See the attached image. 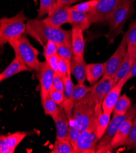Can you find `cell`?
Here are the masks:
<instances>
[{
    "instance_id": "obj_1",
    "label": "cell",
    "mask_w": 136,
    "mask_h": 153,
    "mask_svg": "<svg viewBox=\"0 0 136 153\" xmlns=\"http://www.w3.org/2000/svg\"><path fill=\"white\" fill-rule=\"evenodd\" d=\"M26 34L35 39L42 47L51 41L57 45L71 44V30L54 27L45 24L42 20L29 19L26 20Z\"/></svg>"
},
{
    "instance_id": "obj_2",
    "label": "cell",
    "mask_w": 136,
    "mask_h": 153,
    "mask_svg": "<svg viewBox=\"0 0 136 153\" xmlns=\"http://www.w3.org/2000/svg\"><path fill=\"white\" fill-rule=\"evenodd\" d=\"M26 17L22 10L12 17H3L0 20V45L2 48L9 41L16 39L26 32Z\"/></svg>"
},
{
    "instance_id": "obj_3",
    "label": "cell",
    "mask_w": 136,
    "mask_h": 153,
    "mask_svg": "<svg viewBox=\"0 0 136 153\" xmlns=\"http://www.w3.org/2000/svg\"><path fill=\"white\" fill-rule=\"evenodd\" d=\"M8 43L13 50L16 57L32 70L39 71L41 64L38 58L39 51L31 45L25 35L11 40Z\"/></svg>"
},
{
    "instance_id": "obj_4",
    "label": "cell",
    "mask_w": 136,
    "mask_h": 153,
    "mask_svg": "<svg viewBox=\"0 0 136 153\" xmlns=\"http://www.w3.org/2000/svg\"><path fill=\"white\" fill-rule=\"evenodd\" d=\"M136 0H128L120 6L112 14L108 21L109 31L106 35L109 44L123 33V27L127 20L135 12L134 4Z\"/></svg>"
},
{
    "instance_id": "obj_5",
    "label": "cell",
    "mask_w": 136,
    "mask_h": 153,
    "mask_svg": "<svg viewBox=\"0 0 136 153\" xmlns=\"http://www.w3.org/2000/svg\"><path fill=\"white\" fill-rule=\"evenodd\" d=\"M95 109V105L90 102L86 95L82 101L74 105L70 124H72L81 132L87 129L94 121Z\"/></svg>"
},
{
    "instance_id": "obj_6",
    "label": "cell",
    "mask_w": 136,
    "mask_h": 153,
    "mask_svg": "<svg viewBox=\"0 0 136 153\" xmlns=\"http://www.w3.org/2000/svg\"><path fill=\"white\" fill-rule=\"evenodd\" d=\"M135 116L136 104L132 106L125 115H113L105 134L98 142L96 152H112L111 143L118 129L124 121L127 119H134Z\"/></svg>"
},
{
    "instance_id": "obj_7",
    "label": "cell",
    "mask_w": 136,
    "mask_h": 153,
    "mask_svg": "<svg viewBox=\"0 0 136 153\" xmlns=\"http://www.w3.org/2000/svg\"><path fill=\"white\" fill-rule=\"evenodd\" d=\"M128 0H99L96 7L88 13L92 24L109 21L114 12Z\"/></svg>"
},
{
    "instance_id": "obj_8",
    "label": "cell",
    "mask_w": 136,
    "mask_h": 153,
    "mask_svg": "<svg viewBox=\"0 0 136 153\" xmlns=\"http://www.w3.org/2000/svg\"><path fill=\"white\" fill-rule=\"evenodd\" d=\"M115 84L114 78L103 76L97 83L91 85V90L87 97L94 105L102 104L105 98Z\"/></svg>"
},
{
    "instance_id": "obj_9",
    "label": "cell",
    "mask_w": 136,
    "mask_h": 153,
    "mask_svg": "<svg viewBox=\"0 0 136 153\" xmlns=\"http://www.w3.org/2000/svg\"><path fill=\"white\" fill-rule=\"evenodd\" d=\"M128 53V47L124 36L122 37L117 48L111 57L103 63L104 67V76L114 78L115 75L122 64Z\"/></svg>"
},
{
    "instance_id": "obj_10",
    "label": "cell",
    "mask_w": 136,
    "mask_h": 153,
    "mask_svg": "<svg viewBox=\"0 0 136 153\" xmlns=\"http://www.w3.org/2000/svg\"><path fill=\"white\" fill-rule=\"evenodd\" d=\"M98 141L94 121L91 126L81 132L77 142L76 153L96 152Z\"/></svg>"
},
{
    "instance_id": "obj_11",
    "label": "cell",
    "mask_w": 136,
    "mask_h": 153,
    "mask_svg": "<svg viewBox=\"0 0 136 153\" xmlns=\"http://www.w3.org/2000/svg\"><path fill=\"white\" fill-rule=\"evenodd\" d=\"M70 5H56L42 21L47 25L54 27H61V26L68 23Z\"/></svg>"
},
{
    "instance_id": "obj_12",
    "label": "cell",
    "mask_w": 136,
    "mask_h": 153,
    "mask_svg": "<svg viewBox=\"0 0 136 153\" xmlns=\"http://www.w3.org/2000/svg\"><path fill=\"white\" fill-rule=\"evenodd\" d=\"M39 73L41 100L48 95L49 91L53 85L54 71L50 67L46 60L41 62Z\"/></svg>"
},
{
    "instance_id": "obj_13",
    "label": "cell",
    "mask_w": 136,
    "mask_h": 153,
    "mask_svg": "<svg viewBox=\"0 0 136 153\" xmlns=\"http://www.w3.org/2000/svg\"><path fill=\"white\" fill-rule=\"evenodd\" d=\"M52 118L56 128V140L67 139L69 130L70 121L62 104L59 105L57 113Z\"/></svg>"
},
{
    "instance_id": "obj_14",
    "label": "cell",
    "mask_w": 136,
    "mask_h": 153,
    "mask_svg": "<svg viewBox=\"0 0 136 153\" xmlns=\"http://www.w3.org/2000/svg\"><path fill=\"white\" fill-rule=\"evenodd\" d=\"M128 81V80L126 78L120 81L109 91V93L105 98L101 105L103 111L104 113H112L114 105L120 96L123 87Z\"/></svg>"
},
{
    "instance_id": "obj_15",
    "label": "cell",
    "mask_w": 136,
    "mask_h": 153,
    "mask_svg": "<svg viewBox=\"0 0 136 153\" xmlns=\"http://www.w3.org/2000/svg\"><path fill=\"white\" fill-rule=\"evenodd\" d=\"M102 104H97L95 109V127L99 140L106 132L111 121V114L104 113L102 109Z\"/></svg>"
},
{
    "instance_id": "obj_16",
    "label": "cell",
    "mask_w": 136,
    "mask_h": 153,
    "mask_svg": "<svg viewBox=\"0 0 136 153\" xmlns=\"http://www.w3.org/2000/svg\"><path fill=\"white\" fill-rule=\"evenodd\" d=\"M133 119H127L124 121L118 129L111 141V146L112 149L125 146L132 126Z\"/></svg>"
},
{
    "instance_id": "obj_17",
    "label": "cell",
    "mask_w": 136,
    "mask_h": 153,
    "mask_svg": "<svg viewBox=\"0 0 136 153\" xmlns=\"http://www.w3.org/2000/svg\"><path fill=\"white\" fill-rule=\"evenodd\" d=\"M84 39L83 31L77 26H72L71 29V46L73 56L80 59H84Z\"/></svg>"
},
{
    "instance_id": "obj_18",
    "label": "cell",
    "mask_w": 136,
    "mask_h": 153,
    "mask_svg": "<svg viewBox=\"0 0 136 153\" xmlns=\"http://www.w3.org/2000/svg\"><path fill=\"white\" fill-rule=\"evenodd\" d=\"M29 68L20 59L15 56L10 64L0 74V81L3 82L12 76L24 71H31Z\"/></svg>"
},
{
    "instance_id": "obj_19",
    "label": "cell",
    "mask_w": 136,
    "mask_h": 153,
    "mask_svg": "<svg viewBox=\"0 0 136 153\" xmlns=\"http://www.w3.org/2000/svg\"><path fill=\"white\" fill-rule=\"evenodd\" d=\"M68 23L71 26L80 27L82 31L88 29L92 25L88 13L75 10L72 7L69 10Z\"/></svg>"
},
{
    "instance_id": "obj_20",
    "label": "cell",
    "mask_w": 136,
    "mask_h": 153,
    "mask_svg": "<svg viewBox=\"0 0 136 153\" xmlns=\"http://www.w3.org/2000/svg\"><path fill=\"white\" fill-rule=\"evenodd\" d=\"M86 66L84 59L73 56L70 63L71 74L77 79L78 83H84L86 80Z\"/></svg>"
},
{
    "instance_id": "obj_21",
    "label": "cell",
    "mask_w": 136,
    "mask_h": 153,
    "mask_svg": "<svg viewBox=\"0 0 136 153\" xmlns=\"http://www.w3.org/2000/svg\"><path fill=\"white\" fill-rule=\"evenodd\" d=\"M104 74L103 63L88 64L86 66V79L88 83L93 85L97 83Z\"/></svg>"
},
{
    "instance_id": "obj_22",
    "label": "cell",
    "mask_w": 136,
    "mask_h": 153,
    "mask_svg": "<svg viewBox=\"0 0 136 153\" xmlns=\"http://www.w3.org/2000/svg\"><path fill=\"white\" fill-rule=\"evenodd\" d=\"M128 47V53L132 59H136V21H132L127 31L124 34Z\"/></svg>"
},
{
    "instance_id": "obj_23",
    "label": "cell",
    "mask_w": 136,
    "mask_h": 153,
    "mask_svg": "<svg viewBox=\"0 0 136 153\" xmlns=\"http://www.w3.org/2000/svg\"><path fill=\"white\" fill-rule=\"evenodd\" d=\"M136 59L131 58L127 53L124 60L118 69L114 77V81L117 84L120 81L126 78L129 74Z\"/></svg>"
},
{
    "instance_id": "obj_24",
    "label": "cell",
    "mask_w": 136,
    "mask_h": 153,
    "mask_svg": "<svg viewBox=\"0 0 136 153\" xmlns=\"http://www.w3.org/2000/svg\"><path fill=\"white\" fill-rule=\"evenodd\" d=\"M131 107L132 101L130 98L126 94L120 95L114 105L112 111L113 115H125L128 112Z\"/></svg>"
},
{
    "instance_id": "obj_25",
    "label": "cell",
    "mask_w": 136,
    "mask_h": 153,
    "mask_svg": "<svg viewBox=\"0 0 136 153\" xmlns=\"http://www.w3.org/2000/svg\"><path fill=\"white\" fill-rule=\"evenodd\" d=\"M91 87L86 86L84 83H78L77 85H74L71 98V102L73 106L74 107L77 103L82 101L89 93Z\"/></svg>"
},
{
    "instance_id": "obj_26",
    "label": "cell",
    "mask_w": 136,
    "mask_h": 153,
    "mask_svg": "<svg viewBox=\"0 0 136 153\" xmlns=\"http://www.w3.org/2000/svg\"><path fill=\"white\" fill-rule=\"evenodd\" d=\"M27 135L26 132H16L13 134H9L8 135H1L7 146L15 152L17 146L20 143V142L25 138Z\"/></svg>"
},
{
    "instance_id": "obj_27",
    "label": "cell",
    "mask_w": 136,
    "mask_h": 153,
    "mask_svg": "<svg viewBox=\"0 0 136 153\" xmlns=\"http://www.w3.org/2000/svg\"><path fill=\"white\" fill-rule=\"evenodd\" d=\"M41 100L45 114L51 116L52 118L55 116L59 111V105L57 104L49 95Z\"/></svg>"
},
{
    "instance_id": "obj_28",
    "label": "cell",
    "mask_w": 136,
    "mask_h": 153,
    "mask_svg": "<svg viewBox=\"0 0 136 153\" xmlns=\"http://www.w3.org/2000/svg\"><path fill=\"white\" fill-rule=\"evenodd\" d=\"M51 153H76L67 139L56 140L51 151Z\"/></svg>"
},
{
    "instance_id": "obj_29",
    "label": "cell",
    "mask_w": 136,
    "mask_h": 153,
    "mask_svg": "<svg viewBox=\"0 0 136 153\" xmlns=\"http://www.w3.org/2000/svg\"><path fill=\"white\" fill-rule=\"evenodd\" d=\"M57 54L62 57L70 67L71 60L73 56L71 44H61L57 45Z\"/></svg>"
},
{
    "instance_id": "obj_30",
    "label": "cell",
    "mask_w": 136,
    "mask_h": 153,
    "mask_svg": "<svg viewBox=\"0 0 136 153\" xmlns=\"http://www.w3.org/2000/svg\"><path fill=\"white\" fill-rule=\"evenodd\" d=\"M56 3V0H40V7L37 19L41 20L45 15H48Z\"/></svg>"
},
{
    "instance_id": "obj_31",
    "label": "cell",
    "mask_w": 136,
    "mask_h": 153,
    "mask_svg": "<svg viewBox=\"0 0 136 153\" xmlns=\"http://www.w3.org/2000/svg\"><path fill=\"white\" fill-rule=\"evenodd\" d=\"M99 0H89V1L82 2L80 4H77L71 6L74 9L80 12L88 13L91 12L98 4Z\"/></svg>"
},
{
    "instance_id": "obj_32",
    "label": "cell",
    "mask_w": 136,
    "mask_h": 153,
    "mask_svg": "<svg viewBox=\"0 0 136 153\" xmlns=\"http://www.w3.org/2000/svg\"><path fill=\"white\" fill-rule=\"evenodd\" d=\"M80 134H81V132L77 128H75L72 124H70L69 130H68V133L67 139L71 143V145L74 149L75 151H76L77 142H78L79 137L80 135Z\"/></svg>"
},
{
    "instance_id": "obj_33",
    "label": "cell",
    "mask_w": 136,
    "mask_h": 153,
    "mask_svg": "<svg viewBox=\"0 0 136 153\" xmlns=\"http://www.w3.org/2000/svg\"><path fill=\"white\" fill-rule=\"evenodd\" d=\"M56 73L59 74L62 78H64L67 74H71L70 67L68 66L65 61L60 56L59 57L57 70Z\"/></svg>"
},
{
    "instance_id": "obj_34",
    "label": "cell",
    "mask_w": 136,
    "mask_h": 153,
    "mask_svg": "<svg viewBox=\"0 0 136 153\" xmlns=\"http://www.w3.org/2000/svg\"><path fill=\"white\" fill-rule=\"evenodd\" d=\"M48 95L51 97V98L58 105H61L64 102L65 97L64 91H59L56 89L53 85L51 88Z\"/></svg>"
},
{
    "instance_id": "obj_35",
    "label": "cell",
    "mask_w": 136,
    "mask_h": 153,
    "mask_svg": "<svg viewBox=\"0 0 136 153\" xmlns=\"http://www.w3.org/2000/svg\"><path fill=\"white\" fill-rule=\"evenodd\" d=\"M125 146H126L127 150H136V125L134 123L132 124V128L131 129Z\"/></svg>"
},
{
    "instance_id": "obj_36",
    "label": "cell",
    "mask_w": 136,
    "mask_h": 153,
    "mask_svg": "<svg viewBox=\"0 0 136 153\" xmlns=\"http://www.w3.org/2000/svg\"><path fill=\"white\" fill-rule=\"evenodd\" d=\"M43 54L45 58H47L57 54V45L53 42H48L46 45L43 46Z\"/></svg>"
},
{
    "instance_id": "obj_37",
    "label": "cell",
    "mask_w": 136,
    "mask_h": 153,
    "mask_svg": "<svg viewBox=\"0 0 136 153\" xmlns=\"http://www.w3.org/2000/svg\"><path fill=\"white\" fill-rule=\"evenodd\" d=\"M53 87L61 91H64V78L57 74L55 73L54 76V79H53Z\"/></svg>"
},
{
    "instance_id": "obj_38",
    "label": "cell",
    "mask_w": 136,
    "mask_h": 153,
    "mask_svg": "<svg viewBox=\"0 0 136 153\" xmlns=\"http://www.w3.org/2000/svg\"><path fill=\"white\" fill-rule=\"evenodd\" d=\"M59 57V56L58 55V54H57L54 56H50L49 57L45 58V60L47 61V63L50 66V67L54 71L55 73L57 71V70Z\"/></svg>"
},
{
    "instance_id": "obj_39",
    "label": "cell",
    "mask_w": 136,
    "mask_h": 153,
    "mask_svg": "<svg viewBox=\"0 0 136 153\" xmlns=\"http://www.w3.org/2000/svg\"><path fill=\"white\" fill-rule=\"evenodd\" d=\"M0 152L1 153H13V152L6 143L3 137L0 138Z\"/></svg>"
},
{
    "instance_id": "obj_40",
    "label": "cell",
    "mask_w": 136,
    "mask_h": 153,
    "mask_svg": "<svg viewBox=\"0 0 136 153\" xmlns=\"http://www.w3.org/2000/svg\"><path fill=\"white\" fill-rule=\"evenodd\" d=\"M81 0H56V5H70Z\"/></svg>"
},
{
    "instance_id": "obj_41",
    "label": "cell",
    "mask_w": 136,
    "mask_h": 153,
    "mask_svg": "<svg viewBox=\"0 0 136 153\" xmlns=\"http://www.w3.org/2000/svg\"><path fill=\"white\" fill-rule=\"evenodd\" d=\"M135 76H136V59H135V62L132 67V69H131L129 74L126 77V78L128 79V80H129L130 79H131L134 77H135Z\"/></svg>"
},
{
    "instance_id": "obj_42",
    "label": "cell",
    "mask_w": 136,
    "mask_h": 153,
    "mask_svg": "<svg viewBox=\"0 0 136 153\" xmlns=\"http://www.w3.org/2000/svg\"><path fill=\"white\" fill-rule=\"evenodd\" d=\"M133 123L134 124V125H136V116L135 117V118H134V120H133Z\"/></svg>"
},
{
    "instance_id": "obj_43",
    "label": "cell",
    "mask_w": 136,
    "mask_h": 153,
    "mask_svg": "<svg viewBox=\"0 0 136 153\" xmlns=\"http://www.w3.org/2000/svg\"><path fill=\"white\" fill-rule=\"evenodd\" d=\"M135 21H136V19H135Z\"/></svg>"
}]
</instances>
